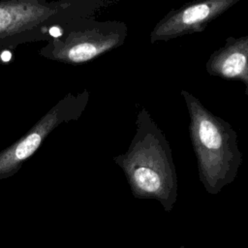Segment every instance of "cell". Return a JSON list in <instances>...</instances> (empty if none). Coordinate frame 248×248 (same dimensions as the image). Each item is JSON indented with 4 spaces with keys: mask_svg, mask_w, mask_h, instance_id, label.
Returning a JSON list of instances; mask_svg holds the SVG:
<instances>
[{
    "mask_svg": "<svg viewBox=\"0 0 248 248\" xmlns=\"http://www.w3.org/2000/svg\"><path fill=\"white\" fill-rule=\"evenodd\" d=\"M107 0H0V50L47 41L52 30L92 16Z\"/></svg>",
    "mask_w": 248,
    "mask_h": 248,
    "instance_id": "3",
    "label": "cell"
},
{
    "mask_svg": "<svg viewBox=\"0 0 248 248\" xmlns=\"http://www.w3.org/2000/svg\"><path fill=\"white\" fill-rule=\"evenodd\" d=\"M239 0H195L170 10L154 26L149 35L151 44L170 41L184 35L200 33Z\"/></svg>",
    "mask_w": 248,
    "mask_h": 248,
    "instance_id": "6",
    "label": "cell"
},
{
    "mask_svg": "<svg viewBox=\"0 0 248 248\" xmlns=\"http://www.w3.org/2000/svg\"><path fill=\"white\" fill-rule=\"evenodd\" d=\"M190 118L189 134L200 182L209 195H218L237 177L242 164L237 134L226 120L208 110L192 93L182 89Z\"/></svg>",
    "mask_w": 248,
    "mask_h": 248,
    "instance_id": "2",
    "label": "cell"
},
{
    "mask_svg": "<svg viewBox=\"0 0 248 248\" xmlns=\"http://www.w3.org/2000/svg\"><path fill=\"white\" fill-rule=\"evenodd\" d=\"M205 70L209 76L240 81L248 96V35L227 37L207 59Z\"/></svg>",
    "mask_w": 248,
    "mask_h": 248,
    "instance_id": "7",
    "label": "cell"
},
{
    "mask_svg": "<svg viewBox=\"0 0 248 248\" xmlns=\"http://www.w3.org/2000/svg\"><path fill=\"white\" fill-rule=\"evenodd\" d=\"M180 248H185V247H184V246H181V247H180Z\"/></svg>",
    "mask_w": 248,
    "mask_h": 248,
    "instance_id": "8",
    "label": "cell"
},
{
    "mask_svg": "<svg viewBox=\"0 0 248 248\" xmlns=\"http://www.w3.org/2000/svg\"><path fill=\"white\" fill-rule=\"evenodd\" d=\"M46 41L39 54L59 63L77 65L91 61L121 46L128 26L120 20H97L92 16L73 19Z\"/></svg>",
    "mask_w": 248,
    "mask_h": 248,
    "instance_id": "4",
    "label": "cell"
},
{
    "mask_svg": "<svg viewBox=\"0 0 248 248\" xmlns=\"http://www.w3.org/2000/svg\"><path fill=\"white\" fill-rule=\"evenodd\" d=\"M89 101V91L68 93L46 112L20 139L0 151V179L15 174L46 137L60 124L78 120Z\"/></svg>",
    "mask_w": 248,
    "mask_h": 248,
    "instance_id": "5",
    "label": "cell"
},
{
    "mask_svg": "<svg viewBox=\"0 0 248 248\" xmlns=\"http://www.w3.org/2000/svg\"><path fill=\"white\" fill-rule=\"evenodd\" d=\"M134 198L154 200L166 212L178 197L177 173L170 143L145 108L136 119V132L128 149L115 157Z\"/></svg>",
    "mask_w": 248,
    "mask_h": 248,
    "instance_id": "1",
    "label": "cell"
}]
</instances>
